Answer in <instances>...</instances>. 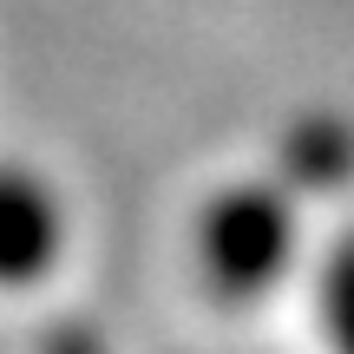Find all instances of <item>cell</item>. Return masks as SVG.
Returning <instances> with one entry per match:
<instances>
[{
  "mask_svg": "<svg viewBox=\"0 0 354 354\" xmlns=\"http://www.w3.org/2000/svg\"><path fill=\"white\" fill-rule=\"evenodd\" d=\"M295 250V216L276 190L263 184H243L223 190V197L203 210L197 230V269H203V289L216 302H256L269 282L282 276Z\"/></svg>",
  "mask_w": 354,
  "mask_h": 354,
  "instance_id": "1",
  "label": "cell"
},
{
  "mask_svg": "<svg viewBox=\"0 0 354 354\" xmlns=\"http://www.w3.org/2000/svg\"><path fill=\"white\" fill-rule=\"evenodd\" d=\"M59 243H66L59 197L33 171L0 165V289H26L33 276H46L59 263Z\"/></svg>",
  "mask_w": 354,
  "mask_h": 354,
  "instance_id": "2",
  "label": "cell"
},
{
  "mask_svg": "<svg viewBox=\"0 0 354 354\" xmlns=\"http://www.w3.org/2000/svg\"><path fill=\"white\" fill-rule=\"evenodd\" d=\"M322 322H328V348L354 354V243L328 256V276H322Z\"/></svg>",
  "mask_w": 354,
  "mask_h": 354,
  "instance_id": "3",
  "label": "cell"
}]
</instances>
